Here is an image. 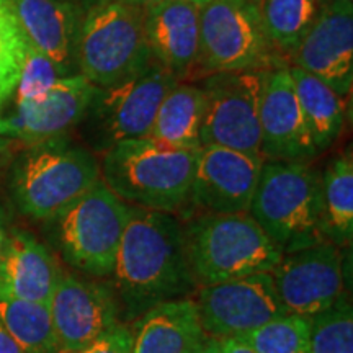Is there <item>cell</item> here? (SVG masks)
Instances as JSON below:
<instances>
[{
  "label": "cell",
  "mask_w": 353,
  "mask_h": 353,
  "mask_svg": "<svg viewBox=\"0 0 353 353\" xmlns=\"http://www.w3.org/2000/svg\"><path fill=\"white\" fill-rule=\"evenodd\" d=\"M108 283L125 324L159 304L192 296L198 285L182 221L172 213L131 206Z\"/></svg>",
  "instance_id": "obj_1"
},
{
  "label": "cell",
  "mask_w": 353,
  "mask_h": 353,
  "mask_svg": "<svg viewBox=\"0 0 353 353\" xmlns=\"http://www.w3.org/2000/svg\"><path fill=\"white\" fill-rule=\"evenodd\" d=\"M100 180V162L69 134L30 144L10 164V193L20 213L52 221Z\"/></svg>",
  "instance_id": "obj_2"
},
{
  "label": "cell",
  "mask_w": 353,
  "mask_h": 353,
  "mask_svg": "<svg viewBox=\"0 0 353 353\" xmlns=\"http://www.w3.org/2000/svg\"><path fill=\"white\" fill-rule=\"evenodd\" d=\"M198 152L148 136L128 139L101 154L100 180L128 205L174 214L192 198Z\"/></svg>",
  "instance_id": "obj_3"
},
{
  "label": "cell",
  "mask_w": 353,
  "mask_h": 353,
  "mask_svg": "<svg viewBox=\"0 0 353 353\" xmlns=\"http://www.w3.org/2000/svg\"><path fill=\"white\" fill-rule=\"evenodd\" d=\"M249 214L281 255L321 244V170L309 161H263Z\"/></svg>",
  "instance_id": "obj_4"
},
{
  "label": "cell",
  "mask_w": 353,
  "mask_h": 353,
  "mask_svg": "<svg viewBox=\"0 0 353 353\" xmlns=\"http://www.w3.org/2000/svg\"><path fill=\"white\" fill-rule=\"evenodd\" d=\"M183 226L190 268L198 286L270 273L281 259L249 213H203Z\"/></svg>",
  "instance_id": "obj_5"
},
{
  "label": "cell",
  "mask_w": 353,
  "mask_h": 353,
  "mask_svg": "<svg viewBox=\"0 0 353 353\" xmlns=\"http://www.w3.org/2000/svg\"><path fill=\"white\" fill-rule=\"evenodd\" d=\"M79 74L95 87L134 77L154 63L144 32L143 8L105 0L83 15L79 34Z\"/></svg>",
  "instance_id": "obj_6"
},
{
  "label": "cell",
  "mask_w": 353,
  "mask_h": 353,
  "mask_svg": "<svg viewBox=\"0 0 353 353\" xmlns=\"http://www.w3.org/2000/svg\"><path fill=\"white\" fill-rule=\"evenodd\" d=\"M176 82L174 74L154 61L134 77L110 87H95L76 126L83 145L101 156L118 143L148 136L159 105Z\"/></svg>",
  "instance_id": "obj_7"
},
{
  "label": "cell",
  "mask_w": 353,
  "mask_h": 353,
  "mask_svg": "<svg viewBox=\"0 0 353 353\" xmlns=\"http://www.w3.org/2000/svg\"><path fill=\"white\" fill-rule=\"evenodd\" d=\"M130 216L131 205L99 180L81 200L52 219L65 263L90 278L108 280Z\"/></svg>",
  "instance_id": "obj_8"
},
{
  "label": "cell",
  "mask_w": 353,
  "mask_h": 353,
  "mask_svg": "<svg viewBox=\"0 0 353 353\" xmlns=\"http://www.w3.org/2000/svg\"><path fill=\"white\" fill-rule=\"evenodd\" d=\"M276 52L255 0H211L200 7L198 65L203 72L276 69Z\"/></svg>",
  "instance_id": "obj_9"
},
{
  "label": "cell",
  "mask_w": 353,
  "mask_h": 353,
  "mask_svg": "<svg viewBox=\"0 0 353 353\" xmlns=\"http://www.w3.org/2000/svg\"><path fill=\"white\" fill-rule=\"evenodd\" d=\"M263 72H214L205 79L201 145H221L260 156L259 105Z\"/></svg>",
  "instance_id": "obj_10"
},
{
  "label": "cell",
  "mask_w": 353,
  "mask_h": 353,
  "mask_svg": "<svg viewBox=\"0 0 353 353\" xmlns=\"http://www.w3.org/2000/svg\"><path fill=\"white\" fill-rule=\"evenodd\" d=\"M193 301L205 334L216 339L241 337L288 314L278 296L272 273L198 286Z\"/></svg>",
  "instance_id": "obj_11"
},
{
  "label": "cell",
  "mask_w": 353,
  "mask_h": 353,
  "mask_svg": "<svg viewBox=\"0 0 353 353\" xmlns=\"http://www.w3.org/2000/svg\"><path fill=\"white\" fill-rule=\"evenodd\" d=\"M270 273L288 314L314 317L348 291L342 249L330 242L281 255Z\"/></svg>",
  "instance_id": "obj_12"
},
{
  "label": "cell",
  "mask_w": 353,
  "mask_h": 353,
  "mask_svg": "<svg viewBox=\"0 0 353 353\" xmlns=\"http://www.w3.org/2000/svg\"><path fill=\"white\" fill-rule=\"evenodd\" d=\"M59 353L79 350L120 324V309L108 280L63 272L50 303Z\"/></svg>",
  "instance_id": "obj_13"
},
{
  "label": "cell",
  "mask_w": 353,
  "mask_h": 353,
  "mask_svg": "<svg viewBox=\"0 0 353 353\" xmlns=\"http://www.w3.org/2000/svg\"><path fill=\"white\" fill-rule=\"evenodd\" d=\"M294 68L325 82L347 100L353 83V2L321 0L319 13L298 50Z\"/></svg>",
  "instance_id": "obj_14"
},
{
  "label": "cell",
  "mask_w": 353,
  "mask_h": 353,
  "mask_svg": "<svg viewBox=\"0 0 353 353\" xmlns=\"http://www.w3.org/2000/svg\"><path fill=\"white\" fill-rule=\"evenodd\" d=\"M259 123L263 161H311L317 156L288 65L263 72Z\"/></svg>",
  "instance_id": "obj_15"
},
{
  "label": "cell",
  "mask_w": 353,
  "mask_h": 353,
  "mask_svg": "<svg viewBox=\"0 0 353 353\" xmlns=\"http://www.w3.org/2000/svg\"><path fill=\"white\" fill-rule=\"evenodd\" d=\"M263 159L221 145H201L192 198L206 213H249Z\"/></svg>",
  "instance_id": "obj_16"
},
{
  "label": "cell",
  "mask_w": 353,
  "mask_h": 353,
  "mask_svg": "<svg viewBox=\"0 0 353 353\" xmlns=\"http://www.w3.org/2000/svg\"><path fill=\"white\" fill-rule=\"evenodd\" d=\"M94 90L82 74L57 79L41 100L17 103L0 114V136L30 145L68 134L81 123Z\"/></svg>",
  "instance_id": "obj_17"
},
{
  "label": "cell",
  "mask_w": 353,
  "mask_h": 353,
  "mask_svg": "<svg viewBox=\"0 0 353 353\" xmlns=\"http://www.w3.org/2000/svg\"><path fill=\"white\" fill-rule=\"evenodd\" d=\"M152 59L176 79L188 76L200 59V7L187 0H159L143 8Z\"/></svg>",
  "instance_id": "obj_18"
},
{
  "label": "cell",
  "mask_w": 353,
  "mask_h": 353,
  "mask_svg": "<svg viewBox=\"0 0 353 353\" xmlns=\"http://www.w3.org/2000/svg\"><path fill=\"white\" fill-rule=\"evenodd\" d=\"M33 48L50 57L61 76L79 74V34L83 13L69 0H12Z\"/></svg>",
  "instance_id": "obj_19"
},
{
  "label": "cell",
  "mask_w": 353,
  "mask_h": 353,
  "mask_svg": "<svg viewBox=\"0 0 353 353\" xmlns=\"http://www.w3.org/2000/svg\"><path fill=\"white\" fill-rule=\"evenodd\" d=\"M61 273L43 242L25 229H10L0 259V294L50 306Z\"/></svg>",
  "instance_id": "obj_20"
},
{
  "label": "cell",
  "mask_w": 353,
  "mask_h": 353,
  "mask_svg": "<svg viewBox=\"0 0 353 353\" xmlns=\"http://www.w3.org/2000/svg\"><path fill=\"white\" fill-rule=\"evenodd\" d=\"M130 325L132 353H193L206 337L192 296L159 304Z\"/></svg>",
  "instance_id": "obj_21"
},
{
  "label": "cell",
  "mask_w": 353,
  "mask_h": 353,
  "mask_svg": "<svg viewBox=\"0 0 353 353\" xmlns=\"http://www.w3.org/2000/svg\"><path fill=\"white\" fill-rule=\"evenodd\" d=\"M321 231L325 242L350 249L353 239V157L350 148L321 172Z\"/></svg>",
  "instance_id": "obj_22"
},
{
  "label": "cell",
  "mask_w": 353,
  "mask_h": 353,
  "mask_svg": "<svg viewBox=\"0 0 353 353\" xmlns=\"http://www.w3.org/2000/svg\"><path fill=\"white\" fill-rule=\"evenodd\" d=\"M203 107L201 87L176 82L159 105L148 138L176 149H200Z\"/></svg>",
  "instance_id": "obj_23"
},
{
  "label": "cell",
  "mask_w": 353,
  "mask_h": 353,
  "mask_svg": "<svg viewBox=\"0 0 353 353\" xmlns=\"http://www.w3.org/2000/svg\"><path fill=\"white\" fill-rule=\"evenodd\" d=\"M304 120L311 132L317 156L327 151L342 134L345 125V100L327 83L299 68H290Z\"/></svg>",
  "instance_id": "obj_24"
},
{
  "label": "cell",
  "mask_w": 353,
  "mask_h": 353,
  "mask_svg": "<svg viewBox=\"0 0 353 353\" xmlns=\"http://www.w3.org/2000/svg\"><path fill=\"white\" fill-rule=\"evenodd\" d=\"M0 322L25 353H59L46 304L0 294Z\"/></svg>",
  "instance_id": "obj_25"
},
{
  "label": "cell",
  "mask_w": 353,
  "mask_h": 353,
  "mask_svg": "<svg viewBox=\"0 0 353 353\" xmlns=\"http://www.w3.org/2000/svg\"><path fill=\"white\" fill-rule=\"evenodd\" d=\"M267 37L278 52L293 54L319 13L321 0H259Z\"/></svg>",
  "instance_id": "obj_26"
},
{
  "label": "cell",
  "mask_w": 353,
  "mask_h": 353,
  "mask_svg": "<svg viewBox=\"0 0 353 353\" xmlns=\"http://www.w3.org/2000/svg\"><path fill=\"white\" fill-rule=\"evenodd\" d=\"M30 39L12 0H0V114L13 99L23 70Z\"/></svg>",
  "instance_id": "obj_27"
},
{
  "label": "cell",
  "mask_w": 353,
  "mask_h": 353,
  "mask_svg": "<svg viewBox=\"0 0 353 353\" xmlns=\"http://www.w3.org/2000/svg\"><path fill=\"white\" fill-rule=\"evenodd\" d=\"M234 339L255 353H309L311 317L286 314Z\"/></svg>",
  "instance_id": "obj_28"
},
{
  "label": "cell",
  "mask_w": 353,
  "mask_h": 353,
  "mask_svg": "<svg viewBox=\"0 0 353 353\" xmlns=\"http://www.w3.org/2000/svg\"><path fill=\"white\" fill-rule=\"evenodd\" d=\"M309 353H353V304L345 291L327 311L311 317Z\"/></svg>",
  "instance_id": "obj_29"
},
{
  "label": "cell",
  "mask_w": 353,
  "mask_h": 353,
  "mask_svg": "<svg viewBox=\"0 0 353 353\" xmlns=\"http://www.w3.org/2000/svg\"><path fill=\"white\" fill-rule=\"evenodd\" d=\"M61 77L63 76L50 57L39 52L30 43L23 70H21L19 83H17L15 94H13L15 97L13 105L41 100Z\"/></svg>",
  "instance_id": "obj_30"
},
{
  "label": "cell",
  "mask_w": 353,
  "mask_h": 353,
  "mask_svg": "<svg viewBox=\"0 0 353 353\" xmlns=\"http://www.w3.org/2000/svg\"><path fill=\"white\" fill-rule=\"evenodd\" d=\"M68 353H132V329L120 322L88 345Z\"/></svg>",
  "instance_id": "obj_31"
},
{
  "label": "cell",
  "mask_w": 353,
  "mask_h": 353,
  "mask_svg": "<svg viewBox=\"0 0 353 353\" xmlns=\"http://www.w3.org/2000/svg\"><path fill=\"white\" fill-rule=\"evenodd\" d=\"M17 154V141L0 136V174L12 164Z\"/></svg>",
  "instance_id": "obj_32"
},
{
  "label": "cell",
  "mask_w": 353,
  "mask_h": 353,
  "mask_svg": "<svg viewBox=\"0 0 353 353\" xmlns=\"http://www.w3.org/2000/svg\"><path fill=\"white\" fill-rule=\"evenodd\" d=\"M0 353H25L10 332L0 322Z\"/></svg>",
  "instance_id": "obj_33"
},
{
  "label": "cell",
  "mask_w": 353,
  "mask_h": 353,
  "mask_svg": "<svg viewBox=\"0 0 353 353\" xmlns=\"http://www.w3.org/2000/svg\"><path fill=\"white\" fill-rule=\"evenodd\" d=\"M221 350H223V353H255L252 348L234 337L221 339Z\"/></svg>",
  "instance_id": "obj_34"
},
{
  "label": "cell",
  "mask_w": 353,
  "mask_h": 353,
  "mask_svg": "<svg viewBox=\"0 0 353 353\" xmlns=\"http://www.w3.org/2000/svg\"><path fill=\"white\" fill-rule=\"evenodd\" d=\"M193 353H223V350H221V339L206 335Z\"/></svg>",
  "instance_id": "obj_35"
},
{
  "label": "cell",
  "mask_w": 353,
  "mask_h": 353,
  "mask_svg": "<svg viewBox=\"0 0 353 353\" xmlns=\"http://www.w3.org/2000/svg\"><path fill=\"white\" fill-rule=\"evenodd\" d=\"M8 234H10V229H8V226H7L6 216H3L2 210H0V259H2L3 250H6V247H7Z\"/></svg>",
  "instance_id": "obj_36"
},
{
  "label": "cell",
  "mask_w": 353,
  "mask_h": 353,
  "mask_svg": "<svg viewBox=\"0 0 353 353\" xmlns=\"http://www.w3.org/2000/svg\"><path fill=\"white\" fill-rule=\"evenodd\" d=\"M69 2H72L74 6H76L79 10H81L83 15L90 10V8H94L95 6H99V3L105 2V0H69Z\"/></svg>",
  "instance_id": "obj_37"
},
{
  "label": "cell",
  "mask_w": 353,
  "mask_h": 353,
  "mask_svg": "<svg viewBox=\"0 0 353 353\" xmlns=\"http://www.w3.org/2000/svg\"><path fill=\"white\" fill-rule=\"evenodd\" d=\"M125 2L131 3V6H136V7H139V8H144V7H148V6H152V3L159 2V0H125Z\"/></svg>",
  "instance_id": "obj_38"
},
{
  "label": "cell",
  "mask_w": 353,
  "mask_h": 353,
  "mask_svg": "<svg viewBox=\"0 0 353 353\" xmlns=\"http://www.w3.org/2000/svg\"><path fill=\"white\" fill-rule=\"evenodd\" d=\"M187 2L195 3L196 7H203V6H206V3H208V2H211V0H187Z\"/></svg>",
  "instance_id": "obj_39"
},
{
  "label": "cell",
  "mask_w": 353,
  "mask_h": 353,
  "mask_svg": "<svg viewBox=\"0 0 353 353\" xmlns=\"http://www.w3.org/2000/svg\"><path fill=\"white\" fill-rule=\"evenodd\" d=\"M339 2H353V0H339Z\"/></svg>",
  "instance_id": "obj_40"
},
{
  "label": "cell",
  "mask_w": 353,
  "mask_h": 353,
  "mask_svg": "<svg viewBox=\"0 0 353 353\" xmlns=\"http://www.w3.org/2000/svg\"><path fill=\"white\" fill-rule=\"evenodd\" d=\"M255 2H259V0H255Z\"/></svg>",
  "instance_id": "obj_41"
}]
</instances>
